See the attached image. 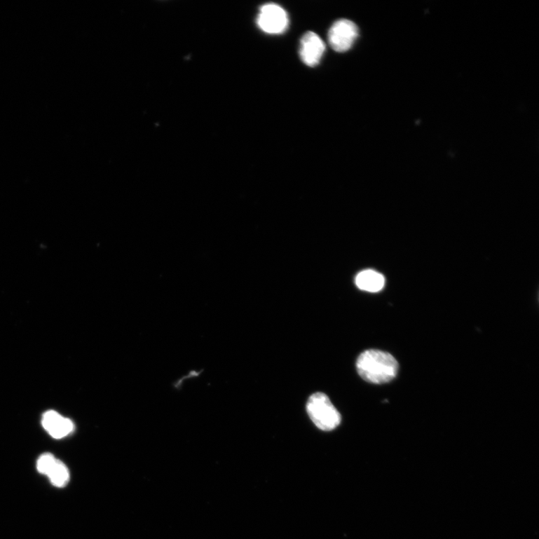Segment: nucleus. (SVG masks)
Wrapping results in <instances>:
<instances>
[{
    "instance_id": "obj_7",
    "label": "nucleus",
    "mask_w": 539,
    "mask_h": 539,
    "mask_svg": "<svg viewBox=\"0 0 539 539\" xmlns=\"http://www.w3.org/2000/svg\"><path fill=\"white\" fill-rule=\"evenodd\" d=\"M384 283L383 275L372 270L360 272L356 278L357 287L369 292L381 291L383 288Z\"/></svg>"
},
{
    "instance_id": "obj_6",
    "label": "nucleus",
    "mask_w": 539,
    "mask_h": 539,
    "mask_svg": "<svg viewBox=\"0 0 539 539\" xmlns=\"http://www.w3.org/2000/svg\"><path fill=\"white\" fill-rule=\"evenodd\" d=\"M42 425L54 438L60 439L68 436L74 429L73 422L54 411L43 414Z\"/></svg>"
},
{
    "instance_id": "obj_4",
    "label": "nucleus",
    "mask_w": 539,
    "mask_h": 539,
    "mask_svg": "<svg viewBox=\"0 0 539 539\" xmlns=\"http://www.w3.org/2000/svg\"><path fill=\"white\" fill-rule=\"evenodd\" d=\"M257 25L263 32L268 34H281L288 27V15L277 4L264 5L259 11Z\"/></svg>"
},
{
    "instance_id": "obj_5",
    "label": "nucleus",
    "mask_w": 539,
    "mask_h": 539,
    "mask_svg": "<svg viewBox=\"0 0 539 539\" xmlns=\"http://www.w3.org/2000/svg\"><path fill=\"white\" fill-rule=\"evenodd\" d=\"M325 45L320 37L313 32H307L301 40L300 56L303 63L314 67L320 62Z\"/></svg>"
},
{
    "instance_id": "obj_1",
    "label": "nucleus",
    "mask_w": 539,
    "mask_h": 539,
    "mask_svg": "<svg viewBox=\"0 0 539 539\" xmlns=\"http://www.w3.org/2000/svg\"><path fill=\"white\" fill-rule=\"evenodd\" d=\"M356 367L359 376L366 381L381 384L397 376L399 364L390 354L380 350H367L359 356Z\"/></svg>"
},
{
    "instance_id": "obj_8",
    "label": "nucleus",
    "mask_w": 539,
    "mask_h": 539,
    "mask_svg": "<svg viewBox=\"0 0 539 539\" xmlns=\"http://www.w3.org/2000/svg\"><path fill=\"white\" fill-rule=\"evenodd\" d=\"M53 485L59 488L67 485L70 475L67 467L61 460H57L47 475Z\"/></svg>"
},
{
    "instance_id": "obj_2",
    "label": "nucleus",
    "mask_w": 539,
    "mask_h": 539,
    "mask_svg": "<svg viewBox=\"0 0 539 539\" xmlns=\"http://www.w3.org/2000/svg\"><path fill=\"white\" fill-rule=\"evenodd\" d=\"M306 411L314 424L322 431L334 430L342 421L339 412L322 393L311 395L306 404Z\"/></svg>"
},
{
    "instance_id": "obj_3",
    "label": "nucleus",
    "mask_w": 539,
    "mask_h": 539,
    "mask_svg": "<svg viewBox=\"0 0 539 539\" xmlns=\"http://www.w3.org/2000/svg\"><path fill=\"white\" fill-rule=\"evenodd\" d=\"M358 36L359 29L354 22L342 19L335 22L329 29L328 41L333 50L344 53L353 46Z\"/></svg>"
},
{
    "instance_id": "obj_9",
    "label": "nucleus",
    "mask_w": 539,
    "mask_h": 539,
    "mask_svg": "<svg viewBox=\"0 0 539 539\" xmlns=\"http://www.w3.org/2000/svg\"><path fill=\"white\" fill-rule=\"evenodd\" d=\"M57 460V459L51 454L42 455L37 462L38 471L40 474L47 476Z\"/></svg>"
}]
</instances>
